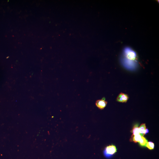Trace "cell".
Returning <instances> with one entry per match:
<instances>
[{
	"label": "cell",
	"mask_w": 159,
	"mask_h": 159,
	"mask_svg": "<svg viewBox=\"0 0 159 159\" xmlns=\"http://www.w3.org/2000/svg\"><path fill=\"white\" fill-rule=\"evenodd\" d=\"M107 104V102L104 100H97L95 103L96 105L101 110L104 109L106 106Z\"/></svg>",
	"instance_id": "cell-4"
},
{
	"label": "cell",
	"mask_w": 159,
	"mask_h": 159,
	"mask_svg": "<svg viewBox=\"0 0 159 159\" xmlns=\"http://www.w3.org/2000/svg\"><path fill=\"white\" fill-rule=\"evenodd\" d=\"M139 127L138 124H136L134 126L132 130L131 131L133 135H136L139 134Z\"/></svg>",
	"instance_id": "cell-7"
},
{
	"label": "cell",
	"mask_w": 159,
	"mask_h": 159,
	"mask_svg": "<svg viewBox=\"0 0 159 159\" xmlns=\"http://www.w3.org/2000/svg\"><path fill=\"white\" fill-rule=\"evenodd\" d=\"M139 134L141 137H143L145 135L146 127L145 124H143L139 127Z\"/></svg>",
	"instance_id": "cell-6"
},
{
	"label": "cell",
	"mask_w": 159,
	"mask_h": 159,
	"mask_svg": "<svg viewBox=\"0 0 159 159\" xmlns=\"http://www.w3.org/2000/svg\"><path fill=\"white\" fill-rule=\"evenodd\" d=\"M139 144L141 147H146V145L148 142L147 140L145 137H141V139L139 142Z\"/></svg>",
	"instance_id": "cell-8"
},
{
	"label": "cell",
	"mask_w": 159,
	"mask_h": 159,
	"mask_svg": "<svg viewBox=\"0 0 159 159\" xmlns=\"http://www.w3.org/2000/svg\"><path fill=\"white\" fill-rule=\"evenodd\" d=\"M147 147L150 150H153L154 149V143L151 141H149L148 142L147 145Z\"/></svg>",
	"instance_id": "cell-9"
},
{
	"label": "cell",
	"mask_w": 159,
	"mask_h": 159,
	"mask_svg": "<svg viewBox=\"0 0 159 159\" xmlns=\"http://www.w3.org/2000/svg\"><path fill=\"white\" fill-rule=\"evenodd\" d=\"M124 53L127 58L132 61L135 60L137 56L135 52L130 48H127L125 49Z\"/></svg>",
	"instance_id": "cell-2"
},
{
	"label": "cell",
	"mask_w": 159,
	"mask_h": 159,
	"mask_svg": "<svg viewBox=\"0 0 159 159\" xmlns=\"http://www.w3.org/2000/svg\"><path fill=\"white\" fill-rule=\"evenodd\" d=\"M141 136L140 134L134 135L132 134L130 140V141L133 142L135 143L138 142L141 138Z\"/></svg>",
	"instance_id": "cell-5"
},
{
	"label": "cell",
	"mask_w": 159,
	"mask_h": 159,
	"mask_svg": "<svg viewBox=\"0 0 159 159\" xmlns=\"http://www.w3.org/2000/svg\"><path fill=\"white\" fill-rule=\"evenodd\" d=\"M129 99V97L127 94L121 93L119 95L117 98V101L121 103H126Z\"/></svg>",
	"instance_id": "cell-3"
},
{
	"label": "cell",
	"mask_w": 159,
	"mask_h": 159,
	"mask_svg": "<svg viewBox=\"0 0 159 159\" xmlns=\"http://www.w3.org/2000/svg\"><path fill=\"white\" fill-rule=\"evenodd\" d=\"M149 132V130L148 129L146 128V130H145V134H147V133H148Z\"/></svg>",
	"instance_id": "cell-10"
},
{
	"label": "cell",
	"mask_w": 159,
	"mask_h": 159,
	"mask_svg": "<svg viewBox=\"0 0 159 159\" xmlns=\"http://www.w3.org/2000/svg\"><path fill=\"white\" fill-rule=\"evenodd\" d=\"M117 152V149L115 146L114 145H109L107 146L105 149L104 154L106 157L109 158Z\"/></svg>",
	"instance_id": "cell-1"
}]
</instances>
